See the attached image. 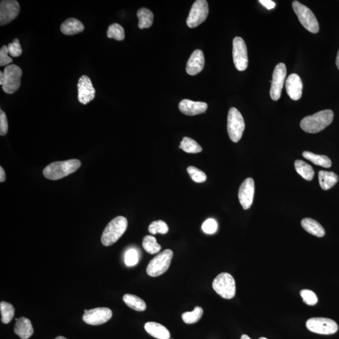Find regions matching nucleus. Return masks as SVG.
I'll return each mask as SVG.
<instances>
[{"label": "nucleus", "instance_id": "nucleus-1", "mask_svg": "<svg viewBox=\"0 0 339 339\" xmlns=\"http://www.w3.org/2000/svg\"><path fill=\"white\" fill-rule=\"evenodd\" d=\"M333 119V112L330 109H325L304 117L300 122V127L305 132L317 133L331 124Z\"/></svg>", "mask_w": 339, "mask_h": 339}, {"label": "nucleus", "instance_id": "nucleus-2", "mask_svg": "<svg viewBox=\"0 0 339 339\" xmlns=\"http://www.w3.org/2000/svg\"><path fill=\"white\" fill-rule=\"evenodd\" d=\"M81 165V161L77 159L54 162L46 166L43 170V174L46 179L52 180H59L77 171Z\"/></svg>", "mask_w": 339, "mask_h": 339}, {"label": "nucleus", "instance_id": "nucleus-3", "mask_svg": "<svg viewBox=\"0 0 339 339\" xmlns=\"http://www.w3.org/2000/svg\"><path fill=\"white\" fill-rule=\"evenodd\" d=\"M128 221L124 216H117L106 227L101 237V243L109 247L117 242L127 230Z\"/></svg>", "mask_w": 339, "mask_h": 339}, {"label": "nucleus", "instance_id": "nucleus-4", "mask_svg": "<svg viewBox=\"0 0 339 339\" xmlns=\"http://www.w3.org/2000/svg\"><path fill=\"white\" fill-rule=\"evenodd\" d=\"M212 288L223 299H231L236 295V282L228 273L218 275L213 281Z\"/></svg>", "mask_w": 339, "mask_h": 339}, {"label": "nucleus", "instance_id": "nucleus-5", "mask_svg": "<svg viewBox=\"0 0 339 339\" xmlns=\"http://www.w3.org/2000/svg\"><path fill=\"white\" fill-rule=\"evenodd\" d=\"M173 255V251L168 249L158 254L148 265L147 274L152 277H157L163 275L169 269Z\"/></svg>", "mask_w": 339, "mask_h": 339}, {"label": "nucleus", "instance_id": "nucleus-6", "mask_svg": "<svg viewBox=\"0 0 339 339\" xmlns=\"http://www.w3.org/2000/svg\"><path fill=\"white\" fill-rule=\"evenodd\" d=\"M292 7L300 22L306 30L313 34L319 32V24L316 16L308 7L298 1L292 3Z\"/></svg>", "mask_w": 339, "mask_h": 339}, {"label": "nucleus", "instance_id": "nucleus-7", "mask_svg": "<svg viewBox=\"0 0 339 339\" xmlns=\"http://www.w3.org/2000/svg\"><path fill=\"white\" fill-rule=\"evenodd\" d=\"M228 132L231 141L237 143L241 138L245 129L244 118L236 108L229 109L228 116Z\"/></svg>", "mask_w": 339, "mask_h": 339}, {"label": "nucleus", "instance_id": "nucleus-8", "mask_svg": "<svg viewBox=\"0 0 339 339\" xmlns=\"http://www.w3.org/2000/svg\"><path fill=\"white\" fill-rule=\"evenodd\" d=\"M310 332L322 335H331L337 332L338 325L334 321L324 317H313L306 322Z\"/></svg>", "mask_w": 339, "mask_h": 339}, {"label": "nucleus", "instance_id": "nucleus-9", "mask_svg": "<svg viewBox=\"0 0 339 339\" xmlns=\"http://www.w3.org/2000/svg\"><path fill=\"white\" fill-rule=\"evenodd\" d=\"M5 81L3 90L7 94H13L20 88L22 70L15 64L7 65L4 70Z\"/></svg>", "mask_w": 339, "mask_h": 339}, {"label": "nucleus", "instance_id": "nucleus-10", "mask_svg": "<svg viewBox=\"0 0 339 339\" xmlns=\"http://www.w3.org/2000/svg\"><path fill=\"white\" fill-rule=\"evenodd\" d=\"M209 14V6L206 0H197L191 8L187 19L190 28H195L206 20Z\"/></svg>", "mask_w": 339, "mask_h": 339}, {"label": "nucleus", "instance_id": "nucleus-11", "mask_svg": "<svg viewBox=\"0 0 339 339\" xmlns=\"http://www.w3.org/2000/svg\"><path fill=\"white\" fill-rule=\"evenodd\" d=\"M233 61L235 67L239 71L247 70L248 66L247 46L241 37H236L233 40Z\"/></svg>", "mask_w": 339, "mask_h": 339}, {"label": "nucleus", "instance_id": "nucleus-12", "mask_svg": "<svg viewBox=\"0 0 339 339\" xmlns=\"http://www.w3.org/2000/svg\"><path fill=\"white\" fill-rule=\"evenodd\" d=\"M286 76V65L283 63H279L273 71L270 89V96L273 101H278L280 99Z\"/></svg>", "mask_w": 339, "mask_h": 339}, {"label": "nucleus", "instance_id": "nucleus-13", "mask_svg": "<svg viewBox=\"0 0 339 339\" xmlns=\"http://www.w3.org/2000/svg\"><path fill=\"white\" fill-rule=\"evenodd\" d=\"M113 313L111 309L106 307H100L91 310H84L83 316L85 323L92 325H99L107 322L111 319Z\"/></svg>", "mask_w": 339, "mask_h": 339}, {"label": "nucleus", "instance_id": "nucleus-14", "mask_svg": "<svg viewBox=\"0 0 339 339\" xmlns=\"http://www.w3.org/2000/svg\"><path fill=\"white\" fill-rule=\"evenodd\" d=\"M20 4L15 0H4L0 2V25L9 23L16 18L20 13Z\"/></svg>", "mask_w": 339, "mask_h": 339}, {"label": "nucleus", "instance_id": "nucleus-15", "mask_svg": "<svg viewBox=\"0 0 339 339\" xmlns=\"http://www.w3.org/2000/svg\"><path fill=\"white\" fill-rule=\"evenodd\" d=\"M78 100L84 105L94 99L95 90L91 79L87 76H81L78 83Z\"/></svg>", "mask_w": 339, "mask_h": 339}, {"label": "nucleus", "instance_id": "nucleus-16", "mask_svg": "<svg viewBox=\"0 0 339 339\" xmlns=\"http://www.w3.org/2000/svg\"><path fill=\"white\" fill-rule=\"evenodd\" d=\"M254 195V182L251 178H248L240 185L238 198L243 208L247 210L253 204Z\"/></svg>", "mask_w": 339, "mask_h": 339}, {"label": "nucleus", "instance_id": "nucleus-17", "mask_svg": "<svg viewBox=\"0 0 339 339\" xmlns=\"http://www.w3.org/2000/svg\"><path fill=\"white\" fill-rule=\"evenodd\" d=\"M179 108L180 111L185 115L195 116L206 112L208 106L206 103L184 100L180 101Z\"/></svg>", "mask_w": 339, "mask_h": 339}, {"label": "nucleus", "instance_id": "nucleus-18", "mask_svg": "<svg viewBox=\"0 0 339 339\" xmlns=\"http://www.w3.org/2000/svg\"><path fill=\"white\" fill-rule=\"evenodd\" d=\"M303 84L300 76L296 74L289 75L286 81L287 94L292 100L297 101L302 95Z\"/></svg>", "mask_w": 339, "mask_h": 339}, {"label": "nucleus", "instance_id": "nucleus-19", "mask_svg": "<svg viewBox=\"0 0 339 339\" xmlns=\"http://www.w3.org/2000/svg\"><path fill=\"white\" fill-rule=\"evenodd\" d=\"M205 65V59L203 52L196 50L191 55L186 67L188 75L195 76L203 70Z\"/></svg>", "mask_w": 339, "mask_h": 339}, {"label": "nucleus", "instance_id": "nucleus-20", "mask_svg": "<svg viewBox=\"0 0 339 339\" xmlns=\"http://www.w3.org/2000/svg\"><path fill=\"white\" fill-rule=\"evenodd\" d=\"M14 332L21 339H28L34 333L31 321L26 317H20L16 322Z\"/></svg>", "mask_w": 339, "mask_h": 339}, {"label": "nucleus", "instance_id": "nucleus-21", "mask_svg": "<svg viewBox=\"0 0 339 339\" xmlns=\"http://www.w3.org/2000/svg\"><path fill=\"white\" fill-rule=\"evenodd\" d=\"M144 329L152 337L158 339H170L171 333L165 326L154 322H147L144 325Z\"/></svg>", "mask_w": 339, "mask_h": 339}, {"label": "nucleus", "instance_id": "nucleus-22", "mask_svg": "<svg viewBox=\"0 0 339 339\" xmlns=\"http://www.w3.org/2000/svg\"><path fill=\"white\" fill-rule=\"evenodd\" d=\"M84 26L81 21L75 18L67 19L63 22L61 26V31L63 34L67 35H73L83 32Z\"/></svg>", "mask_w": 339, "mask_h": 339}, {"label": "nucleus", "instance_id": "nucleus-23", "mask_svg": "<svg viewBox=\"0 0 339 339\" xmlns=\"http://www.w3.org/2000/svg\"><path fill=\"white\" fill-rule=\"evenodd\" d=\"M301 225L305 230L311 234L319 237L324 236L325 229L316 220L311 218H305L301 222Z\"/></svg>", "mask_w": 339, "mask_h": 339}, {"label": "nucleus", "instance_id": "nucleus-24", "mask_svg": "<svg viewBox=\"0 0 339 339\" xmlns=\"http://www.w3.org/2000/svg\"><path fill=\"white\" fill-rule=\"evenodd\" d=\"M338 180L337 175L332 172L321 171L319 172V181L322 189H330L337 184Z\"/></svg>", "mask_w": 339, "mask_h": 339}, {"label": "nucleus", "instance_id": "nucleus-25", "mask_svg": "<svg viewBox=\"0 0 339 339\" xmlns=\"http://www.w3.org/2000/svg\"><path fill=\"white\" fill-rule=\"evenodd\" d=\"M139 19L138 27L140 29H148L152 26L154 16L149 9L141 8L137 12Z\"/></svg>", "mask_w": 339, "mask_h": 339}, {"label": "nucleus", "instance_id": "nucleus-26", "mask_svg": "<svg viewBox=\"0 0 339 339\" xmlns=\"http://www.w3.org/2000/svg\"><path fill=\"white\" fill-rule=\"evenodd\" d=\"M295 167L297 173L303 179L308 180V181L313 179L315 172H314L312 166L308 165L304 161L300 160L295 161Z\"/></svg>", "mask_w": 339, "mask_h": 339}, {"label": "nucleus", "instance_id": "nucleus-27", "mask_svg": "<svg viewBox=\"0 0 339 339\" xmlns=\"http://www.w3.org/2000/svg\"><path fill=\"white\" fill-rule=\"evenodd\" d=\"M302 155L306 159L310 161L315 165L323 166L324 168H330L332 165L331 160L327 156L317 155L310 152H303Z\"/></svg>", "mask_w": 339, "mask_h": 339}, {"label": "nucleus", "instance_id": "nucleus-28", "mask_svg": "<svg viewBox=\"0 0 339 339\" xmlns=\"http://www.w3.org/2000/svg\"><path fill=\"white\" fill-rule=\"evenodd\" d=\"M123 300L128 307L133 309V310L138 311H143L146 310V302L136 295L126 294L123 298Z\"/></svg>", "mask_w": 339, "mask_h": 339}, {"label": "nucleus", "instance_id": "nucleus-29", "mask_svg": "<svg viewBox=\"0 0 339 339\" xmlns=\"http://www.w3.org/2000/svg\"><path fill=\"white\" fill-rule=\"evenodd\" d=\"M180 149L188 154H198L202 151V147L195 140L188 137H184L180 142Z\"/></svg>", "mask_w": 339, "mask_h": 339}, {"label": "nucleus", "instance_id": "nucleus-30", "mask_svg": "<svg viewBox=\"0 0 339 339\" xmlns=\"http://www.w3.org/2000/svg\"><path fill=\"white\" fill-rule=\"evenodd\" d=\"M2 323L7 324L12 321L15 315V308L9 303L2 302L0 303Z\"/></svg>", "mask_w": 339, "mask_h": 339}, {"label": "nucleus", "instance_id": "nucleus-31", "mask_svg": "<svg viewBox=\"0 0 339 339\" xmlns=\"http://www.w3.org/2000/svg\"><path fill=\"white\" fill-rule=\"evenodd\" d=\"M142 246H143L144 250L150 254L159 253L162 248L161 246L157 243L155 237L149 236V235L144 237Z\"/></svg>", "mask_w": 339, "mask_h": 339}, {"label": "nucleus", "instance_id": "nucleus-32", "mask_svg": "<svg viewBox=\"0 0 339 339\" xmlns=\"http://www.w3.org/2000/svg\"><path fill=\"white\" fill-rule=\"evenodd\" d=\"M203 309L200 307H196L192 311H187L182 314L183 321L187 324H193L200 321L203 315Z\"/></svg>", "mask_w": 339, "mask_h": 339}, {"label": "nucleus", "instance_id": "nucleus-33", "mask_svg": "<svg viewBox=\"0 0 339 339\" xmlns=\"http://www.w3.org/2000/svg\"><path fill=\"white\" fill-rule=\"evenodd\" d=\"M107 36L109 39L124 40L125 37V30L119 24H112L108 27Z\"/></svg>", "mask_w": 339, "mask_h": 339}, {"label": "nucleus", "instance_id": "nucleus-34", "mask_svg": "<svg viewBox=\"0 0 339 339\" xmlns=\"http://www.w3.org/2000/svg\"><path fill=\"white\" fill-rule=\"evenodd\" d=\"M168 230L167 224L162 220L154 221L150 224L149 228V231L152 234H157V233L165 234L167 233Z\"/></svg>", "mask_w": 339, "mask_h": 339}, {"label": "nucleus", "instance_id": "nucleus-35", "mask_svg": "<svg viewBox=\"0 0 339 339\" xmlns=\"http://www.w3.org/2000/svg\"><path fill=\"white\" fill-rule=\"evenodd\" d=\"M188 174H189L193 181L197 183H203L206 182L207 176L204 172L201 171L195 166H190L187 168Z\"/></svg>", "mask_w": 339, "mask_h": 339}, {"label": "nucleus", "instance_id": "nucleus-36", "mask_svg": "<svg viewBox=\"0 0 339 339\" xmlns=\"http://www.w3.org/2000/svg\"><path fill=\"white\" fill-rule=\"evenodd\" d=\"M300 295L302 298L303 302L308 305H315L318 302V299H317V295L313 291L306 289H302V290L300 291Z\"/></svg>", "mask_w": 339, "mask_h": 339}, {"label": "nucleus", "instance_id": "nucleus-37", "mask_svg": "<svg viewBox=\"0 0 339 339\" xmlns=\"http://www.w3.org/2000/svg\"><path fill=\"white\" fill-rule=\"evenodd\" d=\"M139 256L137 251L135 249H130L125 254V262L128 267L135 266L138 263Z\"/></svg>", "mask_w": 339, "mask_h": 339}, {"label": "nucleus", "instance_id": "nucleus-38", "mask_svg": "<svg viewBox=\"0 0 339 339\" xmlns=\"http://www.w3.org/2000/svg\"><path fill=\"white\" fill-rule=\"evenodd\" d=\"M8 53L13 57H18L22 54V49L20 43V41L16 39L12 43L8 45Z\"/></svg>", "mask_w": 339, "mask_h": 339}, {"label": "nucleus", "instance_id": "nucleus-39", "mask_svg": "<svg viewBox=\"0 0 339 339\" xmlns=\"http://www.w3.org/2000/svg\"><path fill=\"white\" fill-rule=\"evenodd\" d=\"M202 229L205 233L214 234L217 231V223L213 219H208L202 224Z\"/></svg>", "mask_w": 339, "mask_h": 339}, {"label": "nucleus", "instance_id": "nucleus-40", "mask_svg": "<svg viewBox=\"0 0 339 339\" xmlns=\"http://www.w3.org/2000/svg\"><path fill=\"white\" fill-rule=\"evenodd\" d=\"M8 46L4 45L0 50V66H5L13 62V59L8 56Z\"/></svg>", "mask_w": 339, "mask_h": 339}, {"label": "nucleus", "instance_id": "nucleus-41", "mask_svg": "<svg viewBox=\"0 0 339 339\" xmlns=\"http://www.w3.org/2000/svg\"><path fill=\"white\" fill-rule=\"evenodd\" d=\"M8 130V125L6 114L1 109L0 110V135L1 136L6 135Z\"/></svg>", "mask_w": 339, "mask_h": 339}, {"label": "nucleus", "instance_id": "nucleus-42", "mask_svg": "<svg viewBox=\"0 0 339 339\" xmlns=\"http://www.w3.org/2000/svg\"><path fill=\"white\" fill-rule=\"evenodd\" d=\"M259 3L268 10H272L276 6V4L274 2L271 1V0H259Z\"/></svg>", "mask_w": 339, "mask_h": 339}, {"label": "nucleus", "instance_id": "nucleus-43", "mask_svg": "<svg viewBox=\"0 0 339 339\" xmlns=\"http://www.w3.org/2000/svg\"><path fill=\"white\" fill-rule=\"evenodd\" d=\"M5 179H6L5 172L4 169L1 166V167H0V182H4Z\"/></svg>", "mask_w": 339, "mask_h": 339}, {"label": "nucleus", "instance_id": "nucleus-44", "mask_svg": "<svg viewBox=\"0 0 339 339\" xmlns=\"http://www.w3.org/2000/svg\"><path fill=\"white\" fill-rule=\"evenodd\" d=\"M4 81H5V76H4V72H3L2 71L0 72V84L3 86L4 83Z\"/></svg>", "mask_w": 339, "mask_h": 339}, {"label": "nucleus", "instance_id": "nucleus-45", "mask_svg": "<svg viewBox=\"0 0 339 339\" xmlns=\"http://www.w3.org/2000/svg\"><path fill=\"white\" fill-rule=\"evenodd\" d=\"M336 65H337L338 69L339 70V50L338 51L337 58H336Z\"/></svg>", "mask_w": 339, "mask_h": 339}, {"label": "nucleus", "instance_id": "nucleus-46", "mask_svg": "<svg viewBox=\"0 0 339 339\" xmlns=\"http://www.w3.org/2000/svg\"><path fill=\"white\" fill-rule=\"evenodd\" d=\"M240 339H251V338L250 337H249L248 335L244 334L241 336Z\"/></svg>", "mask_w": 339, "mask_h": 339}, {"label": "nucleus", "instance_id": "nucleus-47", "mask_svg": "<svg viewBox=\"0 0 339 339\" xmlns=\"http://www.w3.org/2000/svg\"><path fill=\"white\" fill-rule=\"evenodd\" d=\"M56 339H67V338L64 337H62V336H59V337H56Z\"/></svg>", "mask_w": 339, "mask_h": 339}, {"label": "nucleus", "instance_id": "nucleus-48", "mask_svg": "<svg viewBox=\"0 0 339 339\" xmlns=\"http://www.w3.org/2000/svg\"><path fill=\"white\" fill-rule=\"evenodd\" d=\"M259 339H268V338H266V337H260V338H259Z\"/></svg>", "mask_w": 339, "mask_h": 339}]
</instances>
